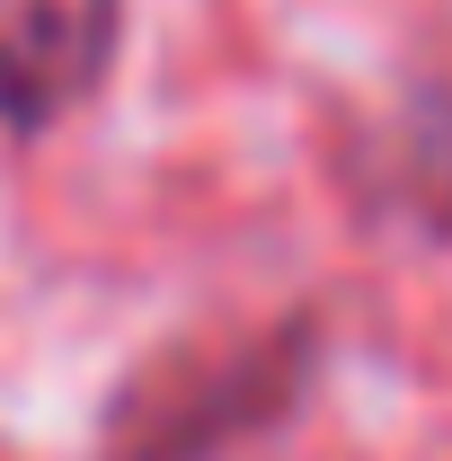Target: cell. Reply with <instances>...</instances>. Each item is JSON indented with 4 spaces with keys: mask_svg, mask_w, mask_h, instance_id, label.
<instances>
[{
    "mask_svg": "<svg viewBox=\"0 0 452 461\" xmlns=\"http://www.w3.org/2000/svg\"><path fill=\"white\" fill-rule=\"evenodd\" d=\"M311 364H320V320L302 311L213 346H169L115 391L98 461H222L293 417V400L311 391Z\"/></svg>",
    "mask_w": 452,
    "mask_h": 461,
    "instance_id": "obj_1",
    "label": "cell"
},
{
    "mask_svg": "<svg viewBox=\"0 0 452 461\" xmlns=\"http://www.w3.org/2000/svg\"><path fill=\"white\" fill-rule=\"evenodd\" d=\"M124 0H0V124L54 133L115 71Z\"/></svg>",
    "mask_w": 452,
    "mask_h": 461,
    "instance_id": "obj_2",
    "label": "cell"
}]
</instances>
